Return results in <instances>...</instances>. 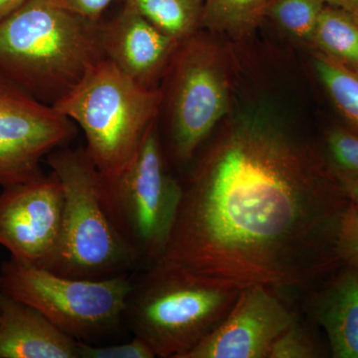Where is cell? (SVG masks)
<instances>
[{
    "label": "cell",
    "mask_w": 358,
    "mask_h": 358,
    "mask_svg": "<svg viewBox=\"0 0 358 358\" xmlns=\"http://www.w3.org/2000/svg\"><path fill=\"white\" fill-rule=\"evenodd\" d=\"M0 292L38 310L75 341L98 345L124 322L134 275L76 279L11 258L2 265Z\"/></svg>",
    "instance_id": "8992f818"
},
{
    "label": "cell",
    "mask_w": 358,
    "mask_h": 358,
    "mask_svg": "<svg viewBox=\"0 0 358 358\" xmlns=\"http://www.w3.org/2000/svg\"><path fill=\"white\" fill-rule=\"evenodd\" d=\"M320 357L310 334L294 322L273 343L268 358H313Z\"/></svg>",
    "instance_id": "7402d4cb"
},
{
    "label": "cell",
    "mask_w": 358,
    "mask_h": 358,
    "mask_svg": "<svg viewBox=\"0 0 358 358\" xmlns=\"http://www.w3.org/2000/svg\"><path fill=\"white\" fill-rule=\"evenodd\" d=\"M326 141L331 166L358 178V131L336 126L327 131Z\"/></svg>",
    "instance_id": "ffe728a7"
},
{
    "label": "cell",
    "mask_w": 358,
    "mask_h": 358,
    "mask_svg": "<svg viewBox=\"0 0 358 358\" xmlns=\"http://www.w3.org/2000/svg\"><path fill=\"white\" fill-rule=\"evenodd\" d=\"M334 250L341 265L358 273V208L348 202L336 228Z\"/></svg>",
    "instance_id": "44dd1931"
},
{
    "label": "cell",
    "mask_w": 358,
    "mask_h": 358,
    "mask_svg": "<svg viewBox=\"0 0 358 358\" xmlns=\"http://www.w3.org/2000/svg\"><path fill=\"white\" fill-rule=\"evenodd\" d=\"M341 267L313 294L310 308L326 331L333 357L358 358V273Z\"/></svg>",
    "instance_id": "5bb4252c"
},
{
    "label": "cell",
    "mask_w": 358,
    "mask_h": 358,
    "mask_svg": "<svg viewBox=\"0 0 358 358\" xmlns=\"http://www.w3.org/2000/svg\"><path fill=\"white\" fill-rule=\"evenodd\" d=\"M324 6L322 0H270L265 16L294 38L312 45L313 33Z\"/></svg>",
    "instance_id": "d6986e66"
},
{
    "label": "cell",
    "mask_w": 358,
    "mask_h": 358,
    "mask_svg": "<svg viewBox=\"0 0 358 358\" xmlns=\"http://www.w3.org/2000/svg\"><path fill=\"white\" fill-rule=\"evenodd\" d=\"M240 291L213 288L157 267L134 279L124 326L157 357L185 358L215 331Z\"/></svg>",
    "instance_id": "5b68a950"
},
{
    "label": "cell",
    "mask_w": 358,
    "mask_h": 358,
    "mask_svg": "<svg viewBox=\"0 0 358 358\" xmlns=\"http://www.w3.org/2000/svg\"><path fill=\"white\" fill-rule=\"evenodd\" d=\"M182 192V185L167 173L157 122H155L133 164L115 185L107 207L138 267H150L164 253Z\"/></svg>",
    "instance_id": "ba28073f"
},
{
    "label": "cell",
    "mask_w": 358,
    "mask_h": 358,
    "mask_svg": "<svg viewBox=\"0 0 358 358\" xmlns=\"http://www.w3.org/2000/svg\"><path fill=\"white\" fill-rule=\"evenodd\" d=\"M179 43L128 4L112 20L102 23L105 58L147 88H159Z\"/></svg>",
    "instance_id": "7c38bea8"
},
{
    "label": "cell",
    "mask_w": 358,
    "mask_h": 358,
    "mask_svg": "<svg viewBox=\"0 0 358 358\" xmlns=\"http://www.w3.org/2000/svg\"><path fill=\"white\" fill-rule=\"evenodd\" d=\"M27 0H0V20L22 6Z\"/></svg>",
    "instance_id": "4316f807"
},
{
    "label": "cell",
    "mask_w": 358,
    "mask_h": 358,
    "mask_svg": "<svg viewBox=\"0 0 358 358\" xmlns=\"http://www.w3.org/2000/svg\"><path fill=\"white\" fill-rule=\"evenodd\" d=\"M334 171L345 196L358 208V178L341 173L334 169Z\"/></svg>",
    "instance_id": "d4e9b609"
},
{
    "label": "cell",
    "mask_w": 358,
    "mask_h": 358,
    "mask_svg": "<svg viewBox=\"0 0 358 358\" xmlns=\"http://www.w3.org/2000/svg\"><path fill=\"white\" fill-rule=\"evenodd\" d=\"M162 103L160 88L141 86L106 58L54 103L83 131L85 150L100 173L106 207L157 122Z\"/></svg>",
    "instance_id": "3957f363"
},
{
    "label": "cell",
    "mask_w": 358,
    "mask_h": 358,
    "mask_svg": "<svg viewBox=\"0 0 358 358\" xmlns=\"http://www.w3.org/2000/svg\"><path fill=\"white\" fill-rule=\"evenodd\" d=\"M327 6L338 7L352 14L358 20V0H322Z\"/></svg>",
    "instance_id": "484cf974"
},
{
    "label": "cell",
    "mask_w": 358,
    "mask_h": 358,
    "mask_svg": "<svg viewBox=\"0 0 358 358\" xmlns=\"http://www.w3.org/2000/svg\"><path fill=\"white\" fill-rule=\"evenodd\" d=\"M64 193L58 176L3 187L0 193V245L11 258L44 267L55 253L62 228Z\"/></svg>",
    "instance_id": "30bf717a"
},
{
    "label": "cell",
    "mask_w": 358,
    "mask_h": 358,
    "mask_svg": "<svg viewBox=\"0 0 358 358\" xmlns=\"http://www.w3.org/2000/svg\"><path fill=\"white\" fill-rule=\"evenodd\" d=\"M160 31L182 42L202 27L203 0H126Z\"/></svg>",
    "instance_id": "2e32d148"
},
{
    "label": "cell",
    "mask_w": 358,
    "mask_h": 358,
    "mask_svg": "<svg viewBox=\"0 0 358 358\" xmlns=\"http://www.w3.org/2000/svg\"><path fill=\"white\" fill-rule=\"evenodd\" d=\"M270 1V0H267V2Z\"/></svg>",
    "instance_id": "83f0119b"
},
{
    "label": "cell",
    "mask_w": 358,
    "mask_h": 358,
    "mask_svg": "<svg viewBox=\"0 0 358 358\" xmlns=\"http://www.w3.org/2000/svg\"><path fill=\"white\" fill-rule=\"evenodd\" d=\"M312 46L358 73V20L352 14L326 4L313 33Z\"/></svg>",
    "instance_id": "9a60e30c"
},
{
    "label": "cell",
    "mask_w": 358,
    "mask_h": 358,
    "mask_svg": "<svg viewBox=\"0 0 358 358\" xmlns=\"http://www.w3.org/2000/svg\"><path fill=\"white\" fill-rule=\"evenodd\" d=\"M0 358H79L78 341L36 308L0 292Z\"/></svg>",
    "instance_id": "4fadbf2b"
},
{
    "label": "cell",
    "mask_w": 358,
    "mask_h": 358,
    "mask_svg": "<svg viewBox=\"0 0 358 358\" xmlns=\"http://www.w3.org/2000/svg\"><path fill=\"white\" fill-rule=\"evenodd\" d=\"M75 122L0 73V185L43 176L42 160L76 136Z\"/></svg>",
    "instance_id": "9c48e42d"
},
{
    "label": "cell",
    "mask_w": 358,
    "mask_h": 358,
    "mask_svg": "<svg viewBox=\"0 0 358 358\" xmlns=\"http://www.w3.org/2000/svg\"><path fill=\"white\" fill-rule=\"evenodd\" d=\"M272 289L240 291L227 317L185 358H268L275 339L296 322Z\"/></svg>",
    "instance_id": "8fae6325"
},
{
    "label": "cell",
    "mask_w": 358,
    "mask_h": 358,
    "mask_svg": "<svg viewBox=\"0 0 358 358\" xmlns=\"http://www.w3.org/2000/svg\"><path fill=\"white\" fill-rule=\"evenodd\" d=\"M79 358H155L154 350L143 339L134 338L115 345H90L78 341Z\"/></svg>",
    "instance_id": "603a6c76"
},
{
    "label": "cell",
    "mask_w": 358,
    "mask_h": 358,
    "mask_svg": "<svg viewBox=\"0 0 358 358\" xmlns=\"http://www.w3.org/2000/svg\"><path fill=\"white\" fill-rule=\"evenodd\" d=\"M113 0H59L71 13L91 21H101V16Z\"/></svg>",
    "instance_id": "cb8c5ba5"
},
{
    "label": "cell",
    "mask_w": 358,
    "mask_h": 358,
    "mask_svg": "<svg viewBox=\"0 0 358 358\" xmlns=\"http://www.w3.org/2000/svg\"><path fill=\"white\" fill-rule=\"evenodd\" d=\"M45 162L64 193L57 249L43 268L76 279L103 280L129 275L138 260L103 202L101 176L85 148H60Z\"/></svg>",
    "instance_id": "277c9868"
},
{
    "label": "cell",
    "mask_w": 358,
    "mask_h": 358,
    "mask_svg": "<svg viewBox=\"0 0 358 358\" xmlns=\"http://www.w3.org/2000/svg\"><path fill=\"white\" fill-rule=\"evenodd\" d=\"M0 280H1V278H0Z\"/></svg>",
    "instance_id": "f1b7e54d"
},
{
    "label": "cell",
    "mask_w": 358,
    "mask_h": 358,
    "mask_svg": "<svg viewBox=\"0 0 358 358\" xmlns=\"http://www.w3.org/2000/svg\"><path fill=\"white\" fill-rule=\"evenodd\" d=\"M105 58L102 22L59 0H27L0 20V73L53 106Z\"/></svg>",
    "instance_id": "7a4b0ae2"
},
{
    "label": "cell",
    "mask_w": 358,
    "mask_h": 358,
    "mask_svg": "<svg viewBox=\"0 0 358 358\" xmlns=\"http://www.w3.org/2000/svg\"><path fill=\"white\" fill-rule=\"evenodd\" d=\"M313 65L331 102L358 131V73L317 51Z\"/></svg>",
    "instance_id": "ac0fdd59"
},
{
    "label": "cell",
    "mask_w": 358,
    "mask_h": 358,
    "mask_svg": "<svg viewBox=\"0 0 358 358\" xmlns=\"http://www.w3.org/2000/svg\"><path fill=\"white\" fill-rule=\"evenodd\" d=\"M164 77L174 159L187 164L230 112V86L222 52L199 33L180 42Z\"/></svg>",
    "instance_id": "52a82bcc"
},
{
    "label": "cell",
    "mask_w": 358,
    "mask_h": 358,
    "mask_svg": "<svg viewBox=\"0 0 358 358\" xmlns=\"http://www.w3.org/2000/svg\"><path fill=\"white\" fill-rule=\"evenodd\" d=\"M267 0H203L202 27L240 37L249 34L265 17Z\"/></svg>",
    "instance_id": "e0dca14e"
},
{
    "label": "cell",
    "mask_w": 358,
    "mask_h": 358,
    "mask_svg": "<svg viewBox=\"0 0 358 358\" xmlns=\"http://www.w3.org/2000/svg\"><path fill=\"white\" fill-rule=\"evenodd\" d=\"M182 186L152 267L242 291L303 288L341 266L334 238L350 200L329 159L270 115L228 120Z\"/></svg>",
    "instance_id": "6da1fadb"
}]
</instances>
